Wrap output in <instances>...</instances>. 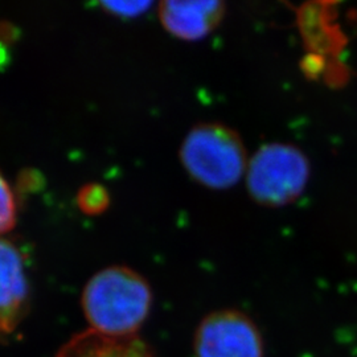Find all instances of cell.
I'll use <instances>...</instances> for the list:
<instances>
[{
  "label": "cell",
  "instance_id": "1",
  "mask_svg": "<svg viewBox=\"0 0 357 357\" xmlns=\"http://www.w3.org/2000/svg\"><path fill=\"white\" fill-rule=\"evenodd\" d=\"M153 294L150 282L134 268L114 265L96 273L85 284L81 306L91 331L134 336L149 318Z\"/></svg>",
  "mask_w": 357,
  "mask_h": 357
},
{
  "label": "cell",
  "instance_id": "2",
  "mask_svg": "<svg viewBox=\"0 0 357 357\" xmlns=\"http://www.w3.org/2000/svg\"><path fill=\"white\" fill-rule=\"evenodd\" d=\"M249 159L238 131L220 122L195 125L178 147L187 175L212 191L230 190L245 178Z\"/></svg>",
  "mask_w": 357,
  "mask_h": 357
},
{
  "label": "cell",
  "instance_id": "3",
  "mask_svg": "<svg viewBox=\"0 0 357 357\" xmlns=\"http://www.w3.org/2000/svg\"><path fill=\"white\" fill-rule=\"evenodd\" d=\"M310 176L311 165L306 153L291 143L271 142L250 156L245 183L257 204L282 208L303 195Z\"/></svg>",
  "mask_w": 357,
  "mask_h": 357
},
{
  "label": "cell",
  "instance_id": "4",
  "mask_svg": "<svg viewBox=\"0 0 357 357\" xmlns=\"http://www.w3.org/2000/svg\"><path fill=\"white\" fill-rule=\"evenodd\" d=\"M196 357H264V339L257 324L243 311L217 310L195 332Z\"/></svg>",
  "mask_w": 357,
  "mask_h": 357
},
{
  "label": "cell",
  "instance_id": "5",
  "mask_svg": "<svg viewBox=\"0 0 357 357\" xmlns=\"http://www.w3.org/2000/svg\"><path fill=\"white\" fill-rule=\"evenodd\" d=\"M29 311V284L24 255L0 237V343H8Z\"/></svg>",
  "mask_w": 357,
  "mask_h": 357
},
{
  "label": "cell",
  "instance_id": "6",
  "mask_svg": "<svg viewBox=\"0 0 357 357\" xmlns=\"http://www.w3.org/2000/svg\"><path fill=\"white\" fill-rule=\"evenodd\" d=\"M227 13L221 0H165L158 4L163 29L181 41H200L215 32Z\"/></svg>",
  "mask_w": 357,
  "mask_h": 357
},
{
  "label": "cell",
  "instance_id": "7",
  "mask_svg": "<svg viewBox=\"0 0 357 357\" xmlns=\"http://www.w3.org/2000/svg\"><path fill=\"white\" fill-rule=\"evenodd\" d=\"M54 357L158 356L138 335L115 337L88 330L69 339Z\"/></svg>",
  "mask_w": 357,
  "mask_h": 357
},
{
  "label": "cell",
  "instance_id": "8",
  "mask_svg": "<svg viewBox=\"0 0 357 357\" xmlns=\"http://www.w3.org/2000/svg\"><path fill=\"white\" fill-rule=\"evenodd\" d=\"M110 193L97 183H89L84 185L77 193V204L85 215L98 216L103 213L110 205Z\"/></svg>",
  "mask_w": 357,
  "mask_h": 357
},
{
  "label": "cell",
  "instance_id": "9",
  "mask_svg": "<svg viewBox=\"0 0 357 357\" xmlns=\"http://www.w3.org/2000/svg\"><path fill=\"white\" fill-rule=\"evenodd\" d=\"M16 197L0 172V234L13 230L16 225Z\"/></svg>",
  "mask_w": 357,
  "mask_h": 357
},
{
  "label": "cell",
  "instance_id": "10",
  "mask_svg": "<svg viewBox=\"0 0 357 357\" xmlns=\"http://www.w3.org/2000/svg\"><path fill=\"white\" fill-rule=\"evenodd\" d=\"M103 10L118 17L134 19L147 13L153 4L151 1H103Z\"/></svg>",
  "mask_w": 357,
  "mask_h": 357
},
{
  "label": "cell",
  "instance_id": "11",
  "mask_svg": "<svg viewBox=\"0 0 357 357\" xmlns=\"http://www.w3.org/2000/svg\"><path fill=\"white\" fill-rule=\"evenodd\" d=\"M43 183V178H40L38 171L33 169H28L20 174L19 176V192L20 193H29V192H35L38 188V185Z\"/></svg>",
  "mask_w": 357,
  "mask_h": 357
},
{
  "label": "cell",
  "instance_id": "12",
  "mask_svg": "<svg viewBox=\"0 0 357 357\" xmlns=\"http://www.w3.org/2000/svg\"><path fill=\"white\" fill-rule=\"evenodd\" d=\"M16 36L15 26L8 23H0V40L1 41H11Z\"/></svg>",
  "mask_w": 357,
  "mask_h": 357
}]
</instances>
